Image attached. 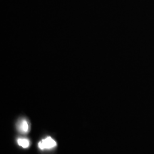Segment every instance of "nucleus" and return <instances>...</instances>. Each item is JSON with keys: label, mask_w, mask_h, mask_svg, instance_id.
<instances>
[{"label": "nucleus", "mask_w": 154, "mask_h": 154, "mask_svg": "<svg viewBox=\"0 0 154 154\" xmlns=\"http://www.w3.org/2000/svg\"><path fill=\"white\" fill-rule=\"evenodd\" d=\"M57 146V142L52 138L48 136V137L42 139L41 141L38 142V147L41 150L44 149H51Z\"/></svg>", "instance_id": "f257e3e1"}, {"label": "nucleus", "mask_w": 154, "mask_h": 154, "mask_svg": "<svg viewBox=\"0 0 154 154\" xmlns=\"http://www.w3.org/2000/svg\"><path fill=\"white\" fill-rule=\"evenodd\" d=\"M17 129L22 134H26L29 131V125L26 119H20L17 124Z\"/></svg>", "instance_id": "f03ea898"}, {"label": "nucleus", "mask_w": 154, "mask_h": 154, "mask_svg": "<svg viewBox=\"0 0 154 154\" xmlns=\"http://www.w3.org/2000/svg\"><path fill=\"white\" fill-rule=\"evenodd\" d=\"M17 143H18L19 146L24 148V149H27L29 146H30V141L27 138H19L17 140Z\"/></svg>", "instance_id": "7ed1b4c3"}]
</instances>
